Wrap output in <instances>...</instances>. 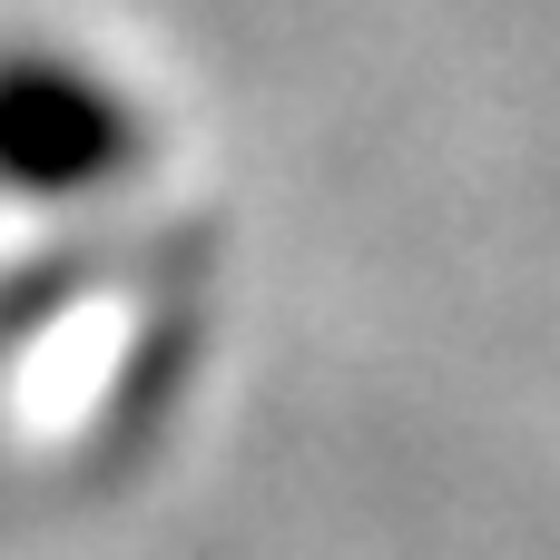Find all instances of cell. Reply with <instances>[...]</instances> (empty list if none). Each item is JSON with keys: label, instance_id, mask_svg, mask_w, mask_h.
Listing matches in <instances>:
<instances>
[{"label": "cell", "instance_id": "cell-1", "mask_svg": "<svg viewBox=\"0 0 560 560\" xmlns=\"http://www.w3.org/2000/svg\"><path fill=\"white\" fill-rule=\"evenodd\" d=\"M148 158V118L59 49H0V187L89 197Z\"/></svg>", "mask_w": 560, "mask_h": 560}]
</instances>
